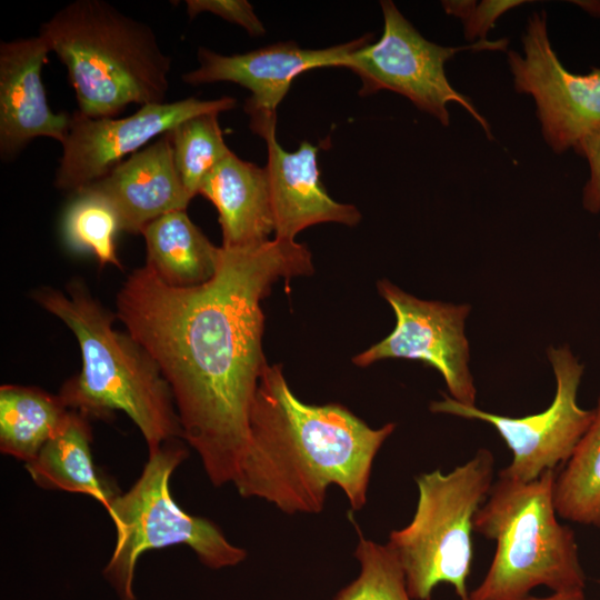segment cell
Here are the masks:
<instances>
[{"instance_id":"cell-8","label":"cell","mask_w":600,"mask_h":600,"mask_svg":"<svg viewBox=\"0 0 600 600\" xmlns=\"http://www.w3.org/2000/svg\"><path fill=\"white\" fill-rule=\"evenodd\" d=\"M383 32L344 57L338 68H347L361 80L360 96L389 90L409 99L419 110L448 126V104H460L492 138L488 120L471 100L449 82L444 64L463 50H506L508 40H481L461 47H442L423 38L390 0L380 1Z\"/></svg>"},{"instance_id":"cell-12","label":"cell","mask_w":600,"mask_h":600,"mask_svg":"<svg viewBox=\"0 0 600 600\" xmlns=\"http://www.w3.org/2000/svg\"><path fill=\"white\" fill-rule=\"evenodd\" d=\"M237 100L187 98L173 102L141 106L123 118H89L72 112L56 171L54 186L63 191L78 190L104 177L110 170L153 138L169 132L183 120L207 112L233 109Z\"/></svg>"},{"instance_id":"cell-13","label":"cell","mask_w":600,"mask_h":600,"mask_svg":"<svg viewBox=\"0 0 600 600\" xmlns=\"http://www.w3.org/2000/svg\"><path fill=\"white\" fill-rule=\"evenodd\" d=\"M371 34L326 49H302L293 41L277 42L246 53L223 56L199 48L198 68L183 73L190 86L228 81L251 92L244 111L250 124L277 121V107L296 77L316 68L338 67L353 50L370 42Z\"/></svg>"},{"instance_id":"cell-9","label":"cell","mask_w":600,"mask_h":600,"mask_svg":"<svg viewBox=\"0 0 600 600\" xmlns=\"http://www.w3.org/2000/svg\"><path fill=\"white\" fill-rule=\"evenodd\" d=\"M548 358L556 377V394L540 413L521 418L496 414L462 404L446 393L431 402L430 410L488 422L512 452L511 462L499 476L521 482L536 480L567 462L594 417V410L578 404L583 364L567 346L549 348Z\"/></svg>"},{"instance_id":"cell-2","label":"cell","mask_w":600,"mask_h":600,"mask_svg":"<svg viewBox=\"0 0 600 600\" xmlns=\"http://www.w3.org/2000/svg\"><path fill=\"white\" fill-rule=\"evenodd\" d=\"M396 429H373L338 403L309 404L294 396L281 364H268L250 412L249 441L233 484L287 514L319 513L337 486L350 508L367 502L373 460Z\"/></svg>"},{"instance_id":"cell-26","label":"cell","mask_w":600,"mask_h":600,"mask_svg":"<svg viewBox=\"0 0 600 600\" xmlns=\"http://www.w3.org/2000/svg\"><path fill=\"white\" fill-rule=\"evenodd\" d=\"M187 13L190 19L209 12L228 22L242 27L250 36H263L266 28L247 0H187Z\"/></svg>"},{"instance_id":"cell-21","label":"cell","mask_w":600,"mask_h":600,"mask_svg":"<svg viewBox=\"0 0 600 600\" xmlns=\"http://www.w3.org/2000/svg\"><path fill=\"white\" fill-rule=\"evenodd\" d=\"M593 410L591 424L556 476L553 501L560 518L600 528V396Z\"/></svg>"},{"instance_id":"cell-14","label":"cell","mask_w":600,"mask_h":600,"mask_svg":"<svg viewBox=\"0 0 600 600\" xmlns=\"http://www.w3.org/2000/svg\"><path fill=\"white\" fill-rule=\"evenodd\" d=\"M50 52L37 36L0 42V152L14 156L37 138L63 142L72 113L48 103L42 69Z\"/></svg>"},{"instance_id":"cell-28","label":"cell","mask_w":600,"mask_h":600,"mask_svg":"<svg viewBox=\"0 0 600 600\" xmlns=\"http://www.w3.org/2000/svg\"><path fill=\"white\" fill-rule=\"evenodd\" d=\"M522 600H586L584 590L569 591V592H552L547 597H532L528 596Z\"/></svg>"},{"instance_id":"cell-10","label":"cell","mask_w":600,"mask_h":600,"mask_svg":"<svg viewBox=\"0 0 600 600\" xmlns=\"http://www.w3.org/2000/svg\"><path fill=\"white\" fill-rule=\"evenodd\" d=\"M377 287L394 311L396 326L383 340L353 357L352 362L368 367L384 359L421 361L441 373L453 400L476 406L464 334L470 306L422 300L388 280L378 281Z\"/></svg>"},{"instance_id":"cell-7","label":"cell","mask_w":600,"mask_h":600,"mask_svg":"<svg viewBox=\"0 0 600 600\" xmlns=\"http://www.w3.org/2000/svg\"><path fill=\"white\" fill-rule=\"evenodd\" d=\"M187 457L178 439L150 450L137 481L107 509L117 538L102 576L119 600H137L136 567L150 550L184 544L213 570L234 567L247 558V551L231 543L216 523L186 512L171 496V476Z\"/></svg>"},{"instance_id":"cell-17","label":"cell","mask_w":600,"mask_h":600,"mask_svg":"<svg viewBox=\"0 0 600 600\" xmlns=\"http://www.w3.org/2000/svg\"><path fill=\"white\" fill-rule=\"evenodd\" d=\"M198 194L217 209L222 247L261 244L274 233L266 168L244 161L231 151L204 177Z\"/></svg>"},{"instance_id":"cell-25","label":"cell","mask_w":600,"mask_h":600,"mask_svg":"<svg viewBox=\"0 0 600 600\" xmlns=\"http://www.w3.org/2000/svg\"><path fill=\"white\" fill-rule=\"evenodd\" d=\"M522 0H486L479 4L476 1H442L448 14L463 21L464 36L468 40H487L486 36L496 24L497 19L508 10L524 3Z\"/></svg>"},{"instance_id":"cell-3","label":"cell","mask_w":600,"mask_h":600,"mask_svg":"<svg viewBox=\"0 0 600 600\" xmlns=\"http://www.w3.org/2000/svg\"><path fill=\"white\" fill-rule=\"evenodd\" d=\"M32 299L72 331L81 351L80 372L58 393L69 410L103 420L124 412L149 451L182 439L173 397L158 363L129 332L113 328L117 316L93 298L83 281L68 282L66 292L40 288Z\"/></svg>"},{"instance_id":"cell-4","label":"cell","mask_w":600,"mask_h":600,"mask_svg":"<svg viewBox=\"0 0 600 600\" xmlns=\"http://www.w3.org/2000/svg\"><path fill=\"white\" fill-rule=\"evenodd\" d=\"M66 67L78 111L116 118L129 104L166 102L172 59L153 29L104 0H76L40 26Z\"/></svg>"},{"instance_id":"cell-24","label":"cell","mask_w":600,"mask_h":600,"mask_svg":"<svg viewBox=\"0 0 600 600\" xmlns=\"http://www.w3.org/2000/svg\"><path fill=\"white\" fill-rule=\"evenodd\" d=\"M358 532L354 557L359 562L357 578L332 600H413L406 586L402 568L391 549Z\"/></svg>"},{"instance_id":"cell-11","label":"cell","mask_w":600,"mask_h":600,"mask_svg":"<svg viewBox=\"0 0 600 600\" xmlns=\"http://www.w3.org/2000/svg\"><path fill=\"white\" fill-rule=\"evenodd\" d=\"M521 41L523 54L508 52L514 89L534 99L550 148L556 153L574 149L600 123V68L576 74L563 67L551 47L544 11L531 14Z\"/></svg>"},{"instance_id":"cell-15","label":"cell","mask_w":600,"mask_h":600,"mask_svg":"<svg viewBox=\"0 0 600 600\" xmlns=\"http://www.w3.org/2000/svg\"><path fill=\"white\" fill-rule=\"evenodd\" d=\"M268 149V174L274 237L294 240L303 229L323 222L353 227L361 220L352 204L340 203L327 192L318 167L319 146L302 141L293 152L277 141L276 123L252 130Z\"/></svg>"},{"instance_id":"cell-6","label":"cell","mask_w":600,"mask_h":600,"mask_svg":"<svg viewBox=\"0 0 600 600\" xmlns=\"http://www.w3.org/2000/svg\"><path fill=\"white\" fill-rule=\"evenodd\" d=\"M493 464L492 453L480 449L448 473L437 469L416 478L412 520L391 531L387 542L413 600H430L442 582L451 584L460 600H469L473 522L493 484Z\"/></svg>"},{"instance_id":"cell-5","label":"cell","mask_w":600,"mask_h":600,"mask_svg":"<svg viewBox=\"0 0 600 600\" xmlns=\"http://www.w3.org/2000/svg\"><path fill=\"white\" fill-rule=\"evenodd\" d=\"M556 470L521 482L500 477L478 510L473 528L496 542L491 564L469 600H522L544 586L584 590L573 530L561 524L553 501Z\"/></svg>"},{"instance_id":"cell-22","label":"cell","mask_w":600,"mask_h":600,"mask_svg":"<svg viewBox=\"0 0 600 600\" xmlns=\"http://www.w3.org/2000/svg\"><path fill=\"white\" fill-rule=\"evenodd\" d=\"M120 230L116 211L110 203L93 192L74 193L62 219V233L69 249L91 252L100 267L122 268L116 250V233Z\"/></svg>"},{"instance_id":"cell-27","label":"cell","mask_w":600,"mask_h":600,"mask_svg":"<svg viewBox=\"0 0 600 600\" xmlns=\"http://www.w3.org/2000/svg\"><path fill=\"white\" fill-rule=\"evenodd\" d=\"M573 150L578 156L583 157L589 166V178L582 191L583 208L591 213H598L600 212V123L586 133Z\"/></svg>"},{"instance_id":"cell-16","label":"cell","mask_w":600,"mask_h":600,"mask_svg":"<svg viewBox=\"0 0 600 600\" xmlns=\"http://www.w3.org/2000/svg\"><path fill=\"white\" fill-rule=\"evenodd\" d=\"M80 190L106 199L117 213L120 231L130 233H141L169 212L186 210L192 200L177 170L168 132Z\"/></svg>"},{"instance_id":"cell-18","label":"cell","mask_w":600,"mask_h":600,"mask_svg":"<svg viewBox=\"0 0 600 600\" xmlns=\"http://www.w3.org/2000/svg\"><path fill=\"white\" fill-rule=\"evenodd\" d=\"M146 267L163 283L189 288L216 273L220 247L190 220L186 210L169 212L144 227Z\"/></svg>"},{"instance_id":"cell-19","label":"cell","mask_w":600,"mask_h":600,"mask_svg":"<svg viewBox=\"0 0 600 600\" xmlns=\"http://www.w3.org/2000/svg\"><path fill=\"white\" fill-rule=\"evenodd\" d=\"M91 441L89 419L69 410L58 432L24 464L26 470L42 489L83 493L107 510L118 493L96 469Z\"/></svg>"},{"instance_id":"cell-20","label":"cell","mask_w":600,"mask_h":600,"mask_svg":"<svg viewBox=\"0 0 600 600\" xmlns=\"http://www.w3.org/2000/svg\"><path fill=\"white\" fill-rule=\"evenodd\" d=\"M69 409L59 396L17 384L0 388V451L24 464L63 424Z\"/></svg>"},{"instance_id":"cell-1","label":"cell","mask_w":600,"mask_h":600,"mask_svg":"<svg viewBox=\"0 0 600 600\" xmlns=\"http://www.w3.org/2000/svg\"><path fill=\"white\" fill-rule=\"evenodd\" d=\"M312 272L304 244L274 237L221 246L214 276L200 286L169 287L143 266L118 292L116 316L158 363L182 439L214 487L233 483L248 446L251 407L268 366L261 302L280 279Z\"/></svg>"},{"instance_id":"cell-23","label":"cell","mask_w":600,"mask_h":600,"mask_svg":"<svg viewBox=\"0 0 600 600\" xmlns=\"http://www.w3.org/2000/svg\"><path fill=\"white\" fill-rule=\"evenodd\" d=\"M218 116L217 112L197 114L168 132L177 170L191 198L198 194L211 169L231 152L224 142Z\"/></svg>"}]
</instances>
